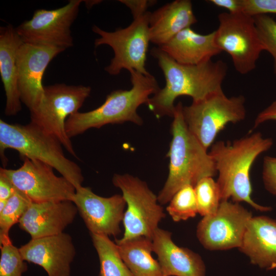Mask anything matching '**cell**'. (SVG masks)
<instances>
[{"instance_id":"1","label":"cell","mask_w":276,"mask_h":276,"mask_svg":"<svg viewBox=\"0 0 276 276\" xmlns=\"http://www.w3.org/2000/svg\"><path fill=\"white\" fill-rule=\"evenodd\" d=\"M150 54L157 61L165 79V85L149 98V109L157 117H173L177 98L187 96L198 101L222 88L227 71L222 60H212L198 64L179 63L159 47Z\"/></svg>"},{"instance_id":"2","label":"cell","mask_w":276,"mask_h":276,"mask_svg":"<svg viewBox=\"0 0 276 276\" xmlns=\"http://www.w3.org/2000/svg\"><path fill=\"white\" fill-rule=\"evenodd\" d=\"M273 145L271 138L257 132L232 142L217 141L209 152L218 174L216 181L221 200L232 199L235 202H245L260 211L271 210L258 204L251 198V168L257 157Z\"/></svg>"},{"instance_id":"3","label":"cell","mask_w":276,"mask_h":276,"mask_svg":"<svg viewBox=\"0 0 276 276\" xmlns=\"http://www.w3.org/2000/svg\"><path fill=\"white\" fill-rule=\"evenodd\" d=\"M183 105L175 107L171 124L172 135L167 157L169 159L167 180L157 199L161 205L170 201L175 193L184 186L193 187L201 179L213 177L217 171L215 164L198 140L188 129L182 114Z\"/></svg>"},{"instance_id":"4","label":"cell","mask_w":276,"mask_h":276,"mask_svg":"<svg viewBox=\"0 0 276 276\" xmlns=\"http://www.w3.org/2000/svg\"><path fill=\"white\" fill-rule=\"evenodd\" d=\"M129 72L132 84L130 89L114 90L98 108L87 112L78 111L69 116L65 122V131L69 138L90 128H100L109 124L129 122L143 125V120L138 114L137 109L141 105L147 104L160 87L155 78L150 74L144 75L133 70Z\"/></svg>"},{"instance_id":"5","label":"cell","mask_w":276,"mask_h":276,"mask_svg":"<svg viewBox=\"0 0 276 276\" xmlns=\"http://www.w3.org/2000/svg\"><path fill=\"white\" fill-rule=\"evenodd\" d=\"M62 147L57 138L33 123L13 124L0 120V152L3 163H7L5 150H15L22 157L51 166L76 189L82 186L84 180L82 170L65 156Z\"/></svg>"},{"instance_id":"6","label":"cell","mask_w":276,"mask_h":276,"mask_svg":"<svg viewBox=\"0 0 276 276\" xmlns=\"http://www.w3.org/2000/svg\"><path fill=\"white\" fill-rule=\"evenodd\" d=\"M245 102L243 96L228 97L221 88L183 106L182 114L189 131L208 150L228 123L245 118Z\"/></svg>"},{"instance_id":"7","label":"cell","mask_w":276,"mask_h":276,"mask_svg":"<svg viewBox=\"0 0 276 276\" xmlns=\"http://www.w3.org/2000/svg\"><path fill=\"white\" fill-rule=\"evenodd\" d=\"M90 92L89 86L81 85L44 86L41 102L30 110V122L57 138L70 154L77 158L65 131V122L69 116L78 112Z\"/></svg>"},{"instance_id":"8","label":"cell","mask_w":276,"mask_h":276,"mask_svg":"<svg viewBox=\"0 0 276 276\" xmlns=\"http://www.w3.org/2000/svg\"><path fill=\"white\" fill-rule=\"evenodd\" d=\"M113 185L119 188L127 205L121 240L144 236L152 240L159 222L165 217L156 196L147 183L128 174H115Z\"/></svg>"},{"instance_id":"9","label":"cell","mask_w":276,"mask_h":276,"mask_svg":"<svg viewBox=\"0 0 276 276\" xmlns=\"http://www.w3.org/2000/svg\"><path fill=\"white\" fill-rule=\"evenodd\" d=\"M150 12L133 19L124 29L108 32L94 25L92 31L99 37L95 40V46L106 44L114 52V57L105 71L112 76L118 75L123 69L133 70L144 75L150 73L145 67L147 53L150 41L149 21Z\"/></svg>"},{"instance_id":"10","label":"cell","mask_w":276,"mask_h":276,"mask_svg":"<svg viewBox=\"0 0 276 276\" xmlns=\"http://www.w3.org/2000/svg\"><path fill=\"white\" fill-rule=\"evenodd\" d=\"M218 19V27L214 31L216 45L229 55L237 72L250 73L264 51L254 16L243 12H222Z\"/></svg>"},{"instance_id":"11","label":"cell","mask_w":276,"mask_h":276,"mask_svg":"<svg viewBox=\"0 0 276 276\" xmlns=\"http://www.w3.org/2000/svg\"><path fill=\"white\" fill-rule=\"evenodd\" d=\"M23 158L17 169L0 168V174L6 177L15 188L32 202L72 201L76 188L62 176H57L51 166L42 162Z\"/></svg>"},{"instance_id":"12","label":"cell","mask_w":276,"mask_h":276,"mask_svg":"<svg viewBox=\"0 0 276 276\" xmlns=\"http://www.w3.org/2000/svg\"><path fill=\"white\" fill-rule=\"evenodd\" d=\"M252 217L251 213L239 203L221 200L215 213L199 221L197 237L206 249L239 248Z\"/></svg>"},{"instance_id":"13","label":"cell","mask_w":276,"mask_h":276,"mask_svg":"<svg viewBox=\"0 0 276 276\" xmlns=\"http://www.w3.org/2000/svg\"><path fill=\"white\" fill-rule=\"evenodd\" d=\"M82 1L71 0L54 10H36L29 20L16 30L25 43L53 46L65 50L73 45L71 27L76 19Z\"/></svg>"},{"instance_id":"14","label":"cell","mask_w":276,"mask_h":276,"mask_svg":"<svg viewBox=\"0 0 276 276\" xmlns=\"http://www.w3.org/2000/svg\"><path fill=\"white\" fill-rule=\"evenodd\" d=\"M65 50L50 45L23 42L16 56L17 84L21 103L31 110L41 102L44 94L42 80L50 62Z\"/></svg>"},{"instance_id":"15","label":"cell","mask_w":276,"mask_h":276,"mask_svg":"<svg viewBox=\"0 0 276 276\" xmlns=\"http://www.w3.org/2000/svg\"><path fill=\"white\" fill-rule=\"evenodd\" d=\"M72 201L76 205L90 234L116 237L121 233L126 204L122 195L104 197L88 187L76 189Z\"/></svg>"},{"instance_id":"16","label":"cell","mask_w":276,"mask_h":276,"mask_svg":"<svg viewBox=\"0 0 276 276\" xmlns=\"http://www.w3.org/2000/svg\"><path fill=\"white\" fill-rule=\"evenodd\" d=\"M18 248L25 261L41 266L48 276H70L76 248L69 234L31 239Z\"/></svg>"},{"instance_id":"17","label":"cell","mask_w":276,"mask_h":276,"mask_svg":"<svg viewBox=\"0 0 276 276\" xmlns=\"http://www.w3.org/2000/svg\"><path fill=\"white\" fill-rule=\"evenodd\" d=\"M78 212L70 200L32 202L18 223L31 239L51 236L63 233Z\"/></svg>"},{"instance_id":"18","label":"cell","mask_w":276,"mask_h":276,"mask_svg":"<svg viewBox=\"0 0 276 276\" xmlns=\"http://www.w3.org/2000/svg\"><path fill=\"white\" fill-rule=\"evenodd\" d=\"M171 233L158 227L152 238L153 252L158 257L164 276H205L201 257L174 243Z\"/></svg>"},{"instance_id":"19","label":"cell","mask_w":276,"mask_h":276,"mask_svg":"<svg viewBox=\"0 0 276 276\" xmlns=\"http://www.w3.org/2000/svg\"><path fill=\"white\" fill-rule=\"evenodd\" d=\"M250 262L267 270L276 268V221L268 217H252L239 248Z\"/></svg>"},{"instance_id":"20","label":"cell","mask_w":276,"mask_h":276,"mask_svg":"<svg viewBox=\"0 0 276 276\" xmlns=\"http://www.w3.org/2000/svg\"><path fill=\"white\" fill-rule=\"evenodd\" d=\"M23 42L11 25L0 28V74L6 99L5 113L9 116L16 115L21 109L16 56Z\"/></svg>"},{"instance_id":"21","label":"cell","mask_w":276,"mask_h":276,"mask_svg":"<svg viewBox=\"0 0 276 276\" xmlns=\"http://www.w3.org/2000/svg\"><path fill=\"white\" fill-rule=\"evenodd\" d=\"M197 21L190 1L176 0L168 3L150 12V41L160 47Z\"/></svg>"},{"instance_id":"22","label":"cell","mask_w":276,"mask_h":276,"mask_svg":"<svg viewBox=\"0 0 276 276\" xmlns=\"http://www.w3.org/2000/svg\"><path fill=\"white\" fill-rule=\"evenodd\" d=\"M159 48L176 62L190 65L211 60L221 52L216 45L214 31L201 34L191 27L182 30Z\"/></svg>"},{"instance_id":"23","label":"cell","mask_w":276,"mask_h":276,"mask_svg":"<svg viewBox=\"0 0 276 276\" xmlns=\"http://www.w3.org/2000/svg\"><path fill=\"white\" fill-rule=\"evenodd\" d=\"M120 254L132 276H164L160 264L151 254L152 240L144 236L116 239Z\"/></svg>"},{"instance_id":"24","label":"cell","mask_w":276,"mask_h":276,"mask_svg":"<svg viewBox=\"0 0 276 276\" xmlns=\"http://www.w3.org/2000/svg\"><path fill=\"white\" fill-rule=\"evenodd\" d=\"M100 262V276H132L115 242L108 236L90 234Z\"/></svg>"},{"instance_id":"25","label":"cell","mask_w":276,"mask_h":276,"mask_svg":"<svg viewBox=\"0 0 276 276\" xmlns=\"http://www.w3.org/2000/svg\"><path fill=\"white\" fill-rule=\"evenodd\" d=\"M32 202L16 189L7 200L5 208L0 212V243L10 239L9 233L11 228L18 222Z\"/></svg>"},{"instance_id":"26","label":"cell","mask_w":276,"mask_h":276,"mask_svg":"<svg viewBox=\"0 0 276 276\" xmlns=\"http://www.w3.org/2000/svg\"><path fill=\"white\" fill-rule=\"evenodd\" d=\"M166 210L175 222L195 217L198 209L194 187L187 185L178 190L169 201Z\"/></svg>"},{"instance_id":"27","label":"cell","mask_w":276,"mask_h":276,"mask_svg":"<svg viewBox=\"0 0 276 276\" xmlns=\"http://www.w3.org/2000/svg\"><path fill=\"white\" fill-rule=\"evenodd\" d=\"M198 213L203 217L214 214L221 201L218 185L212 177L200 180L194 187Z\"/></svg>"},{"instance_id":"28","label":"cell","mask_w":276,"mask_h":276,"mask_svg":"<svg viewBox=\"0 0 276 276\" xmlns=\"http://www.w3.org/2000/svg\"><path fill=\"white\" fill-rule=\"evenodd\" d=\"M0 276H22L27 270L19 248L11 239L1 243Z\"/></svg>"},{"instance_id":"29","label":"cell","mask_w":276,"mask_h":276,"mask_svg":"<svg viewBox=\"0 0 276 276\" xmlns=\"http://www.w3.org/2000/svg\"><path fill=\"white\" fill-rule=\"evenodd\" d=\"M256 29L263 50L273 58V72L276 77V21L268 14L254 16Z\"/></svg>"},{"instance_id":"30","label":"cell","mask_w":276,"mask_h":276,"mask_svg":"<svg viewBox=\"0 0 276 276\" xmlns=\"http://www.w3.org/2000/svg\"><path fill=\"white\" fill-rule=\"evenodd\" d=\"M242 11L252 16L276 14V0H242Z\"/></svg>"},{"instance_id":"31","label":"cell","mask_w":276,"mask_h":276,"mask_svg":"<svg viewBox=\"0 0 276 276\" xmlns=\"http://www.w3.org/2000/svg\"><path fill=\"white\" fill-rule=\"evenodd\" d=\"M262 178L265 189L276 196V157H264L263 164Z\"/></svg>"},{"instance_id":"32","label":"cell","mask_w":276,"mask_h":276,"mask_svg":"<svg viewBox=\"0 0 276 276\" xmlns=\"http://www.w3.org/2000/svg\"><path fill=\"white\" fill-rule=\"evenodd\" d=\"M119 2L130 10L133 19L146 13L148 7L156 3L155 1L147 0H120Z\"/></svg>"},{"instance_id":"33","label":"cell","mask_w":276,"mask_h":276,"mask_svg":"<svg viewBox=\"0 0 276 276\" xmlns=\"http://www.w3.org/2000/svg\"><path fill=\"white\" fill-rule=\"evenodd\" d=\"M268 121H276V100L259 113L255 120L253 128Z\"/></svg>"},{"instance_id":"34","label":"cell","mask_w":276,"mask_h":276,"mask_svg":"<svg viewBox=\"0 0 276 276\" xmlns=\"http://www.w3.org/2000/svg\"><path fill=\"white\" fill-rule=\"evenodd\" d=\"M214 5L225 9L230 13L243 12L242 0H210Z\"/></svg>"},{"instance_id":"35","label":"cell","mask_w":276,"mask_h":276,"mask_svg":"<svg viewBox=\"0 0 276 276\" xmlns=\"http://www.w3.org/2000/svg\"><path fill=\"white\" fill-rule=\"evenodd\" d=\"M15 191L16 189L10 181L0 174V200H7Z\"/></svg>"},{"instance_id":"36","label":"cell","mask_w":276,"mask_h":276,"mask_svg":"<svg viewBox=\"0 0 276 276\" xmlns=\"http://www.w3.org/2000/svg\"><path fill=\"white\" fill-rule=\"evenodd\" d=\"M7 200H0V212L5 207Z\"/></svg>"}]
</instances>
